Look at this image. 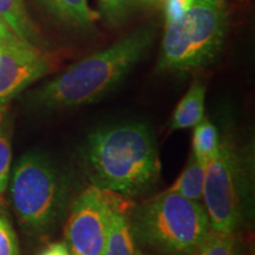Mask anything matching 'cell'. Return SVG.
<instances>
[{
  "label": "cell",
  "instance_id": "15",
  "mask_svg": "<svg viewBox=\"0 0 255 255\" xmlns=\"http://www.w3.org/2000/svg\"><path fill=\"white\" fill-rule=\"evenodd\" d=\"M194 255H240V246L232 233L212 231Z\"/></svg>",
  "mask_w": 255,
  "mask_h": 255
},
{
  "label": "cell",
  "instance_id": "17",
  "mask_svg": "<svg viewBox=\"0 0 255 255\" xmlns=\"http://www.w3.org/2000/svg\"><path fill=\"white\" fill-rule=\"evenodd\" d=\"M136 0H97L98 14L109 26H120L132 12Z\"/></svg>",
  "mask_w": 255,
  "mask_h": 255
},
{
  "label": "cell",
  "instance_id": "7",
  "mask_svg": "<svg viewBox=\"0 0 255 255\" xmlns=\"http://www.w3.org/2000/svg\"><path fill=\"white\" fill-rule=\"evenodd\" d=\"M66 219V246L72 255H104L115 207L105 191L91 186L70 205Z\"/></svg>",
  "mask_w": 255,
  "mask_h": 255
},
{
  "label": "cell",
  "instance_id": "3",
  "mask_svg": "<svg viewBox=\"0 0 255 255\" xmlns=\"http://www.w3.org/2000/svg\"><path fill=\"white\" fill-rule=\"evenodd\" d=\"M8 183L12 208L30 235L52 232L71 205L69 175L41 152H26L19 157Z\"/></svg>",
  "mask_w": 255,
  "mask_h": 255
},
{
  "label": "cell",
  "instance_id": "21",
  "mask_svg": "<svg viewBox=\"0 0 255 255\" xmlns=\"http://www.w3.org/2000/svg\"><path fill=\"white\" fill-rule=\"evenodd\" d=\"M17 36L13 33V31L9 28L7 24L5 23V20L0 17V41H8V40H14L17 39ZM20 39V38H19Z\"/></svg>",
  "mask_w": 255,
  "mask_h": 255
},
{
  "label": "cell",
  "instance_id": "20",
  "mask_svg": "<svg viewBox=\"0 0 255 255\" xmlns=\"http://www.w3.org/2000/svg\"><path fill=\"white\" fill-rule=\"evenodd\" d=\"M38 255H70V251L66 244L62 242H55L44 248Z\"/></svg>",
  "mask_w": 255,
  "mask_h": 255
},
{
  "label": "cell",
  "instance_id": "16",
  "mask_svg": "<svg viewBox=\"0 0 255 255\" xmlns=\"http://www.w3.org/2000/svg\"><path fill=\"white\" fill-rule=\"evenodd\" d=\"M12 131L7 120H0V201L8 186L12 161Z\"/></svg>",
  "mask_w": 255,
  "mask_h": 255
},
{
  "label": "cell",
  "instance_id": "2",
  "mask_svg": "<svg viewBox=\"0 0 255 255\" xmlns=\"http://www.w3.org/2000/svg\"><path fill=\"white\" fill-rule=\"evenodd\" d=\"M155 36L154 25H142L110 46L73 64L31 92L28 101L39 109L63 110L102 100L144 58Z\"/></svg>",
  "mask_w": 255,
  "mask_h": 255
},
{
  "label": "cell",
  "instance_id": "9",
  "mask_svg": "<svg viewBox=\"0 0 255 255\" xmlns=\"http://www.w3.org/2000/svg\"><path fill=\"white\" fill-rule=\"evenodd\" d=\"M45 13L56 23L75 30H94L98 14L88 4V0H36Z\"/></svg>",
  "mask_w": 255,
  "mask_h": 255
},
{
  "label": "cell",
  "instance_id": "5",
  "mask_svg": "<svg viewBox=\"0 0 255 255\" xmlns=\"http://www.w3.org/2000/svg\"><path fill=\"white\" fill-rule=\"evenodd\" d=\"M136 240L165 255H194L212 232L205 207L165 190L132 210Z\"/></svg>",
  "mask_w": 255,
  "mask_h": 255
},
{
  "label": "cell",
  "instance_id": "22",
  "mask_svg": "<svg viewBox=\"0 0 255 255\" xmlns=\"http://www.w3.org/2000/svg\"><path fill=\"white\" fill-rule=\"evenodd\" d=\"M139 1L144 2V4H156V2H158L159 0H139Z\"/></svg>",
  "mask_w": 255,
  "mask_h": 255
},
{
  "label": "cell",
  "instance_id": "8",
  "mask_svg": "<svg viewBox=\"0 0 255 255\" xmlns=\"http://www.w3.org/2000/svg\"><path fill=\"white\" fill-rule=\"evenodd\" d=\"M50 58L39 47L17 38L0 41V105L49 73Z\"/></svg>",
  "mask_w": 255,
  "mask_h": 255
},
{
  "label": "cell",
  "instance_id": "19",
  "mask_svg": "<svg viewBox=\"0 0 255 255\" xmlns=\"http://www.w3.org/2000/svg\"><path fill=\"white\" fill-rule=\"evenodd\" d=\"M193 4L194 0H163L165 24L171 23L183 15Z\"/></svg>",
  "mask_w": 255,
  "mask_h": 255
},
{
  "label": "cell",
  "instance_id": "12",
  "mask_svg": "<svg viewBox=\"0 0 255 255\" xmlns=\"http://www.w3.org/2000/svg\"><path fill=\"white\" fill-rule=\"evenodd\" d=\"M104 255H143L137 246L129 220L115 208L105 245Z\"/></svg>",
  "mask_w": 255,
  "mask_h": 255
},
{
  "label": "cell",
  "instance_id": "6",
  "mask_svg": "<svg viewBox=\"0 0 255 255\" xmlns=\"http://www.w3.org/2000/svg\"><path fill=\"white\" fill-rule=\"evenodd\" d=\"M227 31L225 0H194L186 13L165 24L157 70L186 73L209 65L221 52Z\"/></svg>",
  "mask_w": 255,
  "mask_h": 255
},
{
  "label": "cell",
  "instance_id": "14",
  "mask_svg": "<svg viewBox=\"0 0 255 255\" xmlns=\"http://www.w3.org/2000/svg\"><path fill=\"white\" fill-rule=\"evenodd\" d=\"M193 136V155L206 165L216 155L220 145V137L216 127L206 117L196 124Z\"/></svg>",
  "mask_w": 255,
  "mask_h": 255
},
{
  "label": "cell",
  "instance_id": "1",
  "mask_svg": "<svg viewBox=\"0 0 255 255\" xmlns=\"http://www.w3.org/2000/svg\"><path fill=\"white\" fill-rule=\"evenodd\" d=\"M92 186L123 196H138L157 183L161 171L154 132L142 122L98 128L82 149Z\"/></svg>",
  "mask_w": 255,
  "mask_h": 255
},
{
  "label": "cell",
  "instance_id": "13",
  "mask_svg": "<svg viewBox=\"0 0 255 255\" xmlns=\"http://www.w3.org/2000/svg\"><path fill=\"white\" fill-rule=\"evenodd\" d=\"M203 186H205V164L201 163L191 154L182 173L167 190L174 191L188 200L199 202L203 196Z\"/></svg>",
  "mask_w": 255,
  "mask_h": 255
},
{
  "label": "cell",
  "instance_id": "18",
  "mask_svg": "<svg viewBox=\"0 0 255 255\" xmlns=\"http://www.w3.org/2000/svg\"><path fill=\"white\" fill-rule=\"evenodd\" d=\"M0 255H19L17 235L1 209H0Z\"/></svg>",
  "mask_w": 255,
  "mask_h": 255
},
{
  "label": "cell",
  "instance_id": "11",
  "mask_svg": "<svg viewBox=\"0 0 255 255\" xmlns=\"http://www.w3.org/2000/svg\"><path fill=\"white\" fill-rule=\"evenodd\" d=\"M206 88L195 81L177 104L170 121V129L183 130L194 128L205 119Z\"/></svg>",
  "mask_w": 255,
  "mask_h": 255
},
{
  "label": "cell",
  "instance_id": "4",
  "mask_svg": "<svg viewBox=\"0 0 255 255\" xmlns=\"http://www.w3.org/2000/svg\"><path fill=\"white\" fill-rule=\"evenodd\" d=\"M254 152L231 136L220 139L219 150L205 165L203 203L212 231L232 233L253 213Z\"/></svg>",
  "mask_w": 255,
  "mask_h": 255
},
{
  "label": "cell",
  "instance_id": "10",
  "mask_svg": "<svg viewBox=\"0 0 255 255\" xmlns=\"http://www.w3.org/2000/svg\"><path fill=\"white\" fill-rule=\"evenodd\" d=\"M0 17L18 38L43 50L45 41L28 14L25 0H0Z\"/></svg>",
  "mask_w": 255,
  "mask_h": 255
}]
</instances>
